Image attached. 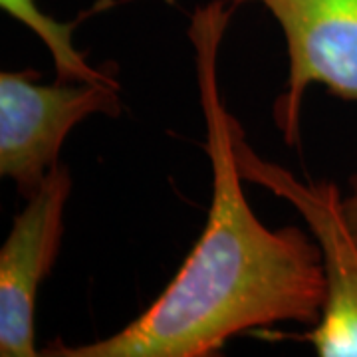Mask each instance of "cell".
I'll list each match as a JSON object with an SVG mask.
<instances>
[{
  "label": "cell",
  "instance_id": "6da1fadb",
  "mask_svg": "<svg viewBox=\"0 0 357 357\" xmlns=\"http://www.w3.org/2000/svg\"><path fill=\"white\" fill-rule=\"evenodd\" d=\"M238 4L211 0L189 22L203 107L213 197L203 234L173 280L126 328L103 340L66 345L44 357H208L229 340L282 321L316 326L326 276L321 250L298 227L268 229L246 201L234 155L236 117L218 86V52Z\"/></svg>",
  "mask_w": 357,
  "mask_h": 357
},
{
  "label": "cell",
  "instance_id": "7a4b0ae2",
  "mask_svg": "<svg viewBox=\"0 0 357 357\" xmlns=\"http://www.w3.org/2000/svg\"><path fill=\"white\" fill-rule=\"evenodd\" d=\"M232 143L244 181L292 204L321 250L326 276L321 316L310 332L296 335V340L307 342L319 357H357V244L342 213V191L328 178L302 181L292 171L260 157L246 141L238 119Z\"/></svg>",
  "mask_w": 357,
  "mask_h": 357
},
{
  "label": "cell",
  "instance_id": "3957f363",
  "mask_svg": "<svg viewBox=\"0 0 357 357\" xmlns=\"http://www.w3.org/2000/svg\"><path fill=\"white\" fill-rule=\"evenodd\" d=\"M34 72L0 74V175L13 178L30 199L58 165L60 149L89 115L121 114L119 84L58 82L38 84Z\"/></svg>",
  "mask_w": 357,
  "mask_h": 357
},
{
  "label": "cell",
  "instance_id": "277c9868",
  "mask_svg": "<svg viewBox=\"0 0 357 357\" xmlns=\"http://www.w3.org/2000/svg\"><path fill=\"white\" fill-rule=\"evenodd\" d=\"M258 2L280 24L288 50V84L274 102V123L288 147H300L306 89L357 103V0H229Z\"/></svg>",
  "mask_w": 357,
  "mask_h": 357
},
{
  "label": "cell",
  "instance_id": "5b68a950",
  "mask_svg": "<svg viewBox=\"0 0 357 357\" xmlns=\"http://www.w3.org/2000/svg\"><path fill=\"white\" fill-rule=\"evenodd\" d=\"M72 175L58 163L13 220L0 248V356L36 357V302L50 274L64 234Z\"/></svg>",
  "mask_w": 357,
  "mask_h": 357
},
{
  "label": "cell",
  "instance_id": "8992f818",
  "mask_svg": "<svg viewBox=\"0 0 357 357\" xmlns=\"http://www.w3.org/2000/svg\"><path fill=\"white\" fill-rule=\"evenodd\" d=\"M114 0H100L91 10L79 14L74 22H58L50 14L42 13L36 0H0V6L4 13H8L14 20L28 26L36 36L44 40L46 48L50 50L54 68L58 82H107V84H119L112 74L105 70L93 68L86 60L82 52L76 50L72 36L76 26L102 8L112 6Z\"/></svg>",
  "mask_w": 357,
  "mask_h": 357
},
{
  "label": "cell",
  "instance_id": "52a82bcc",
  "mask_svg": "<svg viewBox=\"0 0 357 357\" xmlns=\"http://www.w3.org/2000/svg\"><path fill=\"white\" fill-rule=\"evenodd\" d=\"M342 213L357 244V171L347 178V192L342 195Z\"/></svg>",
  "mask_w": 357,
  "mask_h": 357
}]
</instances>
